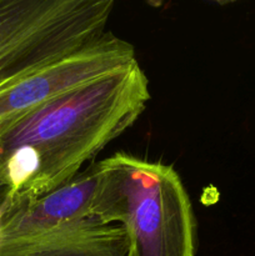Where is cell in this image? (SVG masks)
Here are the masks:
<instances>
[{"instance_id":"4","label":"cell","mask_w":255,"mask_h":256,"mask_svg":"<svg viewBox=\"0 0 255 256\" xmlns=\"http://www.w3.org/2000/svg\"><path fill=\"white\" fill-rule=\"evenodd\" d=\"M112 0H0V85L106 32Z\"/></svg>"},{"instance_id":"5","label":"cell","mask_w":255,"mask_h":256,"mask_svg":"<svg viewBox=\"0 0 255 256\" xmlns=\"http://www.w3.org/2000/svg\"><path fill=\"white\" fill-rule=\"evenodd\" d=\"M136 60L132 44L106 30L84 46L0 85V124Z\"/></svg>"},{"instance_id":"1","label":"cell","mask_w":255,"mask_h":256,"mask_svg":"<svg viewBox=\"0 0 255 256\" xmlns=\"http://www.w3.org/2000/svg\"><path fill=\"white\" fill-rule=\"evenodd\" d=\"M150 98L149 80L136 60L0 124V162L19 150L36 169L12 198L35 200L74 179L136 122Z\"/></svg>"},{"instance_id":"2","label":"cell","mask_w":255,"mask_h":256,"mask_svg":"<svg viewBox=\"0 0 255 256\" xmlns=\"http://www.w3.org/2000/svg\"><path fill=\"white\" fill-rule=\"evenodd\" d=\"M95 174L90 209L122 228L126 256H195L192 202L172 165L116 152L95 162Z\"/></svg>"},{"instance_id":"6","label":"cell","mask_w":255,"mask_h":256,"mask_svg":"<svg viewBox=\"0 0 255 256\" xmlns=\"http://www.w3.org/2000/svg\"><path fill=\"white\" fill-rule=\"evenodd\" d=\"M10 199H12V190L0 172V210H4L6 208Z\"/></svg>"},{"instance_id":"3","label":"cell","mask_w":255,"mask_h":256,"mask_svg":"<svg viewBox=\"0 0 255 256\" xmlns=\"http://www.w3.org/2000/svg\"><path fill=\"white\" fill-rule=\"evenodd\" d=\"M95 162L35 200L12 198L0 219V256H126L122 228L90 209Z\"/></svg>"}]
</instances>
